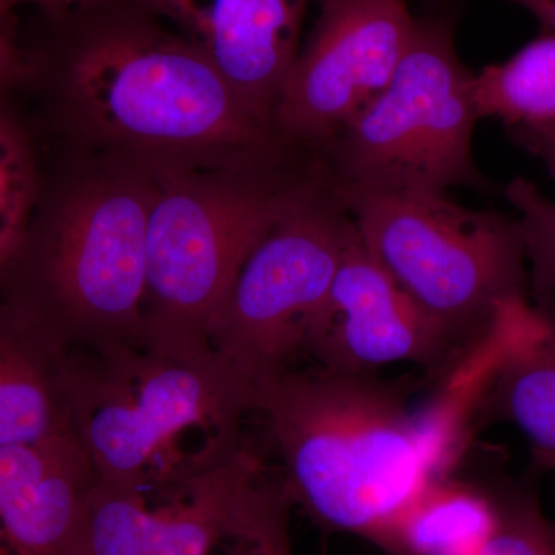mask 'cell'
Masks as SVG:
<instances>
[{"instance_id":"obj_18","label":"cell","mask_w":555,"mask_h":555,"mask_svg":"<svg viewBox=\"0 0 555 555\" xmlns=\"http://www.w3.org/2000/svg\"><path fill=\"white\" fill-rule=\"evenodd\" d=\"M42 193L30 134L0 93V278L25 238Z\"/></svg>"},{"instance_id":"obj_27","label":"cell","mask_w":555,"mask_h":555,"mask_svg":"<svg viewBox=\"0 0 555 555\" xmlns=\"http://www.w3.org/2000/svg\"><path fill=\"white\" fill-rule=\"evenodd\" d=\"M554 126H555V124H554Z\"/></svg>"},{"instance_id":"obj_13","label":"cell","mask_w":555,"mask_h":555,"mask_svg":"<svg viewBox=\"0 0 555 555\" xmlns=\"http://www.w3.org/2000/svg\"><path fill=\"white\" fill-rule=\"evenodd\" d=\"M96 483L73 430L0 448V555H87Z\"/></svg>"},{"instance_id":"obj_25","label":"cell","mask_w":555,"mask_h":555,"mask_svg":"<svg viewBox=\"0 0 555 555\" xmlns=\"http://www.w3.org/2000/svg\"><path fill=\"white\" fill-rule=\"evenodd\" d=\"M511 2L517 3L529 13L534 14L537 20L551 31V35H555V0H511Z\"/></svg>"},{"instance_id":"obj_9","label":"cell","mask_w":555,"mask_h":555,"mask_svg":"<svg viewBox=\"0 0 555 555\" xmlns=\"http://www.w3.org/2000/svg\"><path fill=\"white\" fill-rule=\"evenodd\" d=\"M273 113L278 134L327 145L389 86L415 20L408 0H318Z\"/></svg>"},{"instance_id":"obj_8","label":"cell","mask_w":555,"mask_h":555,"mask_svg":"<svg viewBox=\"0 0 555 555\" xmlns=\"http://www.w3.org/2000/svg\"><path fill=\"white\" fill-rule=\"evenodd\" d=\"M356 235L326 179L305 193L244 262L208 345L251 396L305 356L309 328Z\"/></svg>"},{"instance_id":"obj_16","label":"cell","mask_w":555,"mask_h":555,"mask_svg":"<svg viewBox=\"0 0 555 555\" xmlns=\"http://www.w3.org/2000/svg\"><path fill=\"white\" fill-rule=\"evenodd\" d=\"M499 491L441 477L374 539L387 555H474L494 531Z\"/></svg>"},{"instance_id":"obj_3","label":"cell","mask_w":555,"mask_h":555,"mask_svg":"<svg viewBox=\"0 0 555 555\" xmlns=\"http://www.w3.org/2000/svg\"><path fill=\"white\" fill-rule=\"evenodd\" d=\"M153 192L120 181L39 203L0 301L65 353L142 341Z\"/></svg>"},{"instance_id":"obj_2","label":"cell","mask_w":555,"mask_h":555,"mask_svg":"<svg viewBox=\"0 0 555 555\" xmlns=\"http://www.w3.org/2000/svg\"><path fill=\"white\" fill-rule=\"evenodd\" d=\"M57 82L108 138L156 152L257 155L275 127L195 47L139 0L49 16Z\"/></svg>"},{"instance_id":"obj_22","label":"cell","mask_w":555,"mask_h":555,"mask_svg":"<svg viewBox=\"0 0 555 555\" xmlns=\"http://www.w3.org/2000/svg\"><path fill=\"white\" fill-rule=\"evenodd\" d=\"M5 14L7 11L0 3V93L11 86L24 82L28 76L27 53L3 30L2 20Z\"/></svg>"},{"instance_id":"obj_1","label":"cell","mask_w":555,"mask_h":555,"mask_svg":"<svg viewBox=\"0 0 555 555\" xmlns=\"http://www.w3.org/2000/svg\"><path fill=\"white\" fill-rule=\"evenodd\" d=\"M470 411L451 386L414 411L374 375L292 367L255 390L250 414L264 425L292 503L328 531L372 543L448 476Z\"/></svg>"},{"instance_id":"obj_17","label":"cell","mask_w":555,"mask_h":555,"mask_svg":"<svg viewBox=\"0 0 555 555\" xmlns=\"http://www.w3.org/2000/svg\"><path fill=\"white\" fill-rule=\"evenodd\" d=\"M473 100L478 118H496L514 130L555 124V35L473 75Z\"/></svg>"},{"instance_id":"obj_24","label":"cell","mask_w":555,"mask_h":555,"mask_svg":"<svg viewBox=\"0 0 555 555\" xmlns=\"http://www.w3.org/2000/svg\"><path fill=\"white\" fill-rule=\"evenodd\" d=\"M102 2V0H0L3 9L7 10V13L14 7L22 5V3H33V5L39 7L43 13L49 14V16H54V14H64L69 13V11L89 9L91 5H96V3Z\"/></svg>"},{"instance_id":"obj_15","label":"cell","mask_w":555,"mask_h":555,"mask_svg":"<svg viewBox=\"0 0 555 555\" xmlns=\"http://www.w3.org/2000/svg\"><path fill=\"white\" fill-rule=\"evenodd\" d=\"M535 323L496 364L476 411L517 427L537 462L555 463V302L535 301Z\"/></svg>"},{"instance_id":"obj_5","label":"cell","mask_w":555,"mask_h":555,"mask_svg":"<svg viewBox=\"0 0 555 555\" xmlns=\"http://www.w3.org/2000/svg\"><path fill=\"white\" fill-rule=\"evenodd\" d=\"M335 192L364 246L466 357L503 306L526 295L517 221L460 206L447 193Z\"/></svg>"},{"instance_id":"obj_4","label":"cell","mask_w":555,"mask_h":555,"mask_svg":"<svg viewBox=\"0 0 555 555\" xmlns=\"http://www.w3.org/2000/svg\"><path fill=\"white\" fill-rule=\"evenodd\" d=\"M73 433L98 481L145 491L171 444L192 429L241 440L250 389L211 349L145 341L65 353Z\"/></svg>"},{"instance_id":"obj_21","label":"cell","mask_w":555,"mask_h":555,"mask_svg":"<svg viewBox=\"0 0 555 555\" xmlns=\"http://www.w3.org/2000/svg\"><path fill=\"white\" fill-rule=\"evenodd\" d=\"M292 505L286 489L276 480L211 555H292L288 539Z\"/></svg>"},{"instance_id":"obj_23","label":"cell","mask_w":555,"mask_h":555,"mask_svg":"<svg viewBox=\"0 0 555 555\" xmlns=\"http://www.w3.org/2000/svg\"><path fill=\"white\" fill-rule=\"evenodd\" d=\"M521 142L532 150L537 156L545 160L551 177L555 178V126L535 127V129L516 130Z\"/></svg>"},{"instance_id":"obj_12","label":"cell","mask_w":555,"mask_h":555,"mask_svg":"<svg viewBox=\"0 0 555 555\" xmlns=\"http://www.w3.org/2000/svg\"><path fill=\"white\" fill-rule=\"evenodd\" d=\"M203 54L241 100L273 126V113L301 50L318 0H139Z\"/></svg>"},{"instance_id":"obj_14","label":"cell","mask_w":555,"mask_h":555,"mask_svg":"<svg viewBox=\"0 0 555 555\" xmlns=\"http://www.w3.org/2000/svg\"><path fill=\"white\" fill-rule=\"evenodd\" d=\"M73 430L65 352L0 301V448Z\"/></svg>"},{"instance_id":"obj_10","label":"cell","mask_w":555,"mask_h":555,"mask_svg":"<svg viewBox=\"0 0 555 555\" xmlns=\"http://www.w3.org/2000/svg\"><path fill=\"white\" fill-rule=\"evenodd\" d=\"M273 481L243 441L179 477V491L166 505L150 506L145 492L98 481L87 555H211Z\"/></svg>"},{"instance_id":"obj_11","label":"cell","mask_w":555,"mask_h":555,"mask_svg":"<svg viewBox=\"0 0 555 555\" xmlns=\"http://www.w3.org/2000/svg\"><path fill=\"white\" fill-rule=\"evenodd\" d=\"M305 356L317 367L350 375H374L397 363L440 371L467 358L398 286L358 232L309 328Z\"/></svg>"},{"instance_id":"obj_26","label":"cell","mask_w":555,"mask_h":555,"mask_svg":"<svg viewBox=\"0 0 555 555\" xmlns=\"http://www.w3.org/2000/svg\"><path fill=\"white\" fill-rule=\"evenodd\" d=\"M550 469L555 470V463H554V465H553V466H551V467H550Z\"/></svg>"},{"instance_id":"obj_19","label":"cell","mask_w":555,"mask_h":555,"mask_svg":"<svg viewBox=\"0 0 555 555\" xmlns=\"http://www.w3.org/2000/svg\"><path fill=\"white\" fill-rule=\"evenodd\" d=\"M505 195L518 211L517 228L535 301L555 302V201L525 178H514Z\"/></svg>"},{"instance_id":"obj_6","label":"cell","mask_w":555,"mask_h":555,"mask_svg":"<svg viewBox=\"0 0 555 555\" xmlns=\"http://www.w3.org/2000/svg\"><path fill=\"white\" fill-rule=\"evenodd\" d=\"M310 188L182 178L155 190L142 339L177 352L210 349L208 334L244 262Z\"/></svg>"},{"instance_id":"obj_20","label":"cell","mask_w":555,"mask_h":555,"mask_svg":"<svg viewBox=\"0 0 555 555\" xmlns=\"http://www.w3.org/2000/svg\"><path fill=\"white\" fill-rule=\"evenodd\" d=\"M499 496V521L474 555H555V524L537 496L521 489H502Z\"/></svg>"},{"instance_id":"obj_7","label":"cell","mask_w":555,"mask_h":555,"mask_svg":"<svg viewBox=\"0 0 555 555\" xmlns=\"http://www.w3.org/2000/svg\"><path fill=\"white\" fill-rule=\"evenodd\" d=\"M478 113L473 73L443 21H416L408 49L377 100L334 141L335 190L447 193L483 185L473 156Z\"/></svg>"}]
</instances>
